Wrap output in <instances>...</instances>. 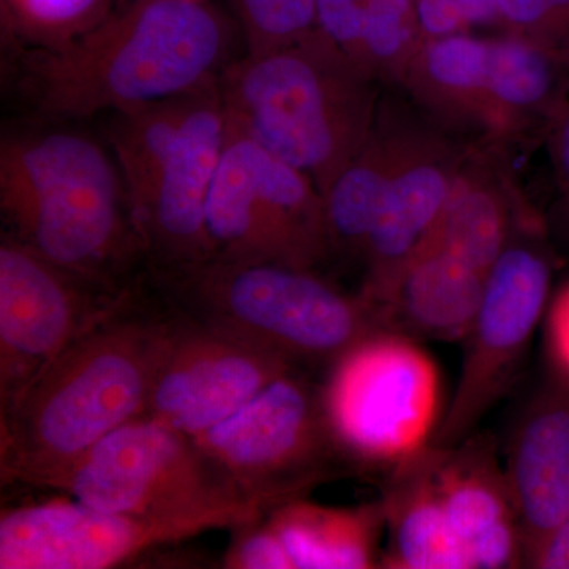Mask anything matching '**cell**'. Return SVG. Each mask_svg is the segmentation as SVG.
I'll return each instance as SVG.
<instances>
[{
	"mask_svg": "<svg viewBox=\"0 0 569 569\" xmlns=\"http://www.w3.org/2000/svg\"><path fill=\"white\" fill-rule=\"evenodd\" d=\"M400 84L441 121L482 126L496 132L489 39L467 32L426 40Z\"/></svg>",
	"mask_w": 569,
	"mask_h": 569,
	"instance_id": "obj_22",
	"label": "cell"
},
{
	"mask_svg": "<svg viewBox=\"0 0 569 569\" xmlns=\"http://www.w3.org/2000/svg\"><path fill=\"white\" fill-rule=\"evenodd\" d=\"M100 511L238 529L266 512L247 500L197 438L149 417L104 437L59 482Z\"/></svg>",
	"mask_w": 569,
	"mask_h": 569,
	"instance_id": "obj_7",
	"label": "cell"
},
{
	"mask_svg": "<svg viewBox=\"0 0 569 569\" xmlns=\"http://www.w3.org/2000/svg\"><path fill=\"white\" fill-rule=\"evenodd\" d=\"M503 468L527 568L569 516V376L556 367L520 413Z\"/></svg>",
	"mask_w": 569,
	"mask_h": 569,
	"instance_id": "obj_15",
	"label": "cell"
},
{
	"mask_svg": "<svg viewBox=\"0 0 569 569\" xmlns=\"http://www.w3.org/2000/svg\"><path fill=\"white\" fill-rule=\"evenodd\" d=\"M208 531L187 520L100 511L69 497L3 509L0 569H107Z\"/></svg>",
	"mask_w": 569,
	"mask_h": 569,
	"instance_id": "obj_14",
	"label": "cell"
},
{
	"mask_svg": "<svg viewBox=\"0 0 569 569\" xmlns=\"http://www.w3.org/2000/svg\"><path fill=\"white\" fill-rule=\"evenodd\" d=\"M112 10L114 0H0L2 40L20 54L59 50L92 31Z\"/></svg>",
	"mask_w": 569,
	"mask_h": 569,
	"instance_id": "obj_25",
	"label": "cell"
},
{
	"mask_svg": "<svg viewBox=\"0 0 569 569\" xmlns=\"http://www.w3.org/2000/svg\"><path fill=\"white\" fill-rule=\"evenodd\" d=\"M283 560V569L380 568L383 501L353 508L288 501L263 518Z\"/></svg>",
	"mask_w": 569,
	"mask_h": 569,
	"instance_id": "obj_20",
	"label": "cell"
},
{
	"mask_svg": "<svg viewBox=\"0 0 569 569\" xmlns=\"http://www.w3.org/2000/svg\"><path fill=\"white\" fill-rule=\"evenodd\" d=\"M515 230V213L500 183L477 164H463L425 247L447 250L488 274Z\"/></svg>",
	"mask_w": 569,
	"mask_h": 569,
	"instance_id": "obj_24",
	"label": "cell"
},
{
	"mask_svg": "<svg viewBox=\"0 0 569 569\" xmlns=\"http://www.w3.org/2000/svg\"><path fill=\"white\" fill-rule=\"evenodd\" d=\"M134 287V284H133ZM132 288V287H130ZM52 263L10 234L0 242V410L130 290Z\"/></svg>",
	"mask_w": 569,
	"mask_h": 569,
	"instance_id": "obj_12",
	"label": "cell"
},
{
	"mask_svg": "<svg viewBox=\"0 0 569 569\" xmlns=\"http://www.w3.org/2000/svg\"><path fill=\"white\" fill-rule=\"evenodd\" d=\"M170 313L142 417L198 437L233 417L280 377L302 370L247 340Z\"/></svg>",
	"mask_w": 569,
	"mask_h": 569,
	"instance_id": "obj_13",
	"label": "cell"
},
{
	"mask_svg": "<svg viewBox=\"0 0 569 569\" xmlns=\"http://www.w3.org/2000/svg\"><path fill=\"white\" fill-rule=\"evenodd\" d=\"M247 54L290 47L317 29L316 0H230Z\"/></svg>",
	"mask_w": 569,
	"mask_h": 569,
	"instance_id": "obj_27",
	"label": "cell"
},
{
	"mask_svg": "<svg viewBox=\"0 0 569 569\" xmlns=\"http://www.w3.org/2000/svg\"><path fill=\"white\" fill-rule=\"evenodd\" d=\"M194 438L264 512L307 498L351 462L329 422L323 391L307 370L280 377L233 417Z\"/></svg>",
	"mask_w": 569,
	"mask_h": 569,
	"instance_id": "obj_9",
	"label": "cell"
},
{
	"mask_svg": "<svg viewBox=\"0 0 569 569\" xmlns=\"http://www.w3.org/2000/svg\"><path fill=\"white\" fill-rule=\"evenodd\" d=\"M0 211L7 234L74 274L112 290L144 276V246L121 168L86 134L6 138Z\"/></svg>",
	"mask_w": 569,
	"mask_h": 569,
	"instance_id": "obj_3",
	"label": "cell"
},
{
	"mask_svg": "<svg viewBox=\"0 0 569 569\" xmlns=\"http://www.w3.org/2000/svg\"><path fill=\"white\" fill-rule=\"evenodd\" d=\"M550 283L552 260L537 228L527 223L486 276L458 387L429 445L449 448L473 436L507 395L545 316Z\"/></svg>",
	"mask_w": 569,
	"mask_h": 569,
	"instance_id": "obj_11",
	"label": "cell"
},
{
	"mask_svg": "<svg viewBox=\"0 0 569 569\" xmlns=\"http://www.w3.org/2000/svg\"><path fill=\"white\" fill-rule=\"evenodd\" d=\"M486 276L447 250L426 246L388 283L362 295L380 331L411 340H466Z\"/></svg>",
	"mask_w": 569,
	"mask_h": 569,
	"instance_id": "obj_17",
	"label": "cell"
},
{
	"mask_svg": "<svg viewBox=\"0 0 569 569\" xmlns=\"http://www.w3.org/2000/svg\"><path fill=\"white\" fill-rule=\"evenodd\" d=\"M463 164L436 133L396 176L367 242L362 293L383 287L425 247Z\"/></svg>",
	"mask_w": 569,
	"mask_h": 569,
	"instance_id": "obj_18",
	"label": "cell"
},
{
	"mask_svg": "<svg viewBox=\"0 0 569 569\" xmlns=\"http://www.w3.org/2000/svg\"><path fill=\"white\" fill-rule=\"evenodd\" d=\"M546 343L552 366L569 376V283L561 288L550 305Z\"/></svg>",
	"mask_w": 569,
	"mask_h": 569,
	"instance_id": "obj_32",
	"label": "cell"
},
{
	"mask_svg": "<svg viewBox=\"0 0 569 569\" xmlns=\"http://www.w3.org/2000/svg\"><path fill=\"white\" fill-rule=\"evenodd\" d=\"M553 44L569 52V0H549Z\"/></svg>",
	"mask_w": 569,
	"mask_h": 569,
	"instance_id": "obj_35",
	"label": "cell"
},
{
	"mask_svg": "<svg viewBox=\"0 0 569 569\" xmlns=\"http://www.w3.org/2000/svg\"><path fill=\"white\" fill-rule=\"evenodd\" d=\"M326 413L351 462L396 466L432 440L440 373L417 340L377 331L329 367Z\"/></svg>",
	"mask_w": 569,
	"mask_h": 569,
	"instance_id": "obj_10",
	"label": "cell"
},
{
	"mask_svg": "<svg viewBox=\"0 0 569 569\" xmlns=\"http://www.w3.org/2000/svg\"><path fill=\"white\" fill-rule=\"evenodd\" d=\"M490 99L496 133L535 119L552 122L569 99V52L507 33L489 39Z\"/></svg>",
	"mask_w": 569,
	"mask_h": 569,
	"instance_id": "obj_23",
	"label": "cell"
},
{
	"mask_svg": "<svg viewBox=\"0 0 569 569\" xmlns=\"http://www.w3.org/2000/svg\"><path fill=\"white\" fill-rule=\"evenodd\" d=\"M171 313L144 279L0 410L3 485L54 489L71 468L148 408Z\"/></svg>",
	"mask_w": 569,
	"mask_h": 569,
	"instance_id": "obj_1",
	"label": "cell"
},
{
	"mask_svg": "<svg viewBox=\"0 0 569 569\" xmlns=\"http://www.w3.org/2000/svg\"><path fill=\"white\" fill-rule=\"evenodd\" d=\"M316 9L317 28L351 61L372 73L366 51V0H316Z\"/></svg>",
	"mask_w": 569,
	"mask_h": 569,
	"instance_id": "obj_28",
	"label": "cell"
},
{
	"mask_svg": "<svg viewBox=\"0 0 569 569\" xmlns=\"http://www.w3.org/2000/svg\"><path fill=\"white\" fill-rule=\"evenodd\" d=\"M231 33L206 0H133L59 50L22 52V92L66 119L160 102L219 77Z\"/></svg>",
	"mask_w": 569,
	"mask_h": 569,
	"instance_id": "obj_2",
	"label": "cell"
},
{
	"mask_svg": "<svg viewBox=\"0 0 569 569\" xmlns=\"http://www.w3.org/2000/svg\"><path fill=\"white\" fill-rule=\"evenodd\" d=\"M378 82L318 28L290 47L246 54L219 74L228 118L321 194L372 132Z\"/></svg>",
	"mask_w": 569,
	"mask_h": 569,
	"instance_id": "obj_4",
	"label": "cell"
},
{
	"mask_svg": "<svg viewBox=\"0 0 569 569\" xmlns=\"http://www.w3.org/2000/svg\"><path fill=\"white\" fill-rule=\"evenodd\" d=\"M433 134L406 112L380 103L366 144L323 194L331 253L365 261L389 186Z\"/></svg>",
	"mask_w": 569,
	"mask_h": 569,
	"instance_id": "obj_19",
	"label": "cell"
},
{
	"mask_svg": "<svg viewBox=\"0 0 569 569\" xmlns=\"http://www.w3.org/2000/svg\"><path fill=\"white\" fill-rule=\"evenodd\" d=\"M422 43L413 0H366L367 62L378 81L400 84Z\"/></svg>",
	"mask_w": 569,
	"mask_h": 569,
	"instance_id": "obj_26",
	"label": "cell"
},
{
	"mask_svg": "<svg viewBox=\"0 0 569 569\" xmlns=\"http://www.w3.org/2000/svg\"><path fill=\"white\" fill-rule=\"evenodd\" d=\"M527 568L569 569V516L531 557Z\"/></svg>",
	"mask_w": 569,
	"mask_h": 569,
	"instance_id": "obj_33",
	"label": "cell"
},
{
	"mask_svg": "<svg viewBox=\"0 0 569 569\" xmlns=\"http://www.w3.org/2000/svg\"><path fill=\"white\" fill-rule=\"evenodd\" d=\"M467 20L473 26H498L501 28L497 0H458Z\"/></svg>",
	"mask_w": 569,
	"mask_h": 569,
	"instance_id": "obj_34",
	"label": "cell"
},
{
	"mask_svg": "<svg viewBox=\"0 0 569 569\" xmlns=\"http://www.w3.org/2000/svg\"><path fill=\"white\" fill-rule=\"evenodd\" d=\"M413 2L425 41L471 32L473 28L460 9L458 0H413Z\"/></svg>",
	"mask_w": 569,
	"mask_h": 569,
	"instance_id": "obj_31",
	"label": "cell"
},
{
	"mask_svg": "<svg viewBox=\"0 0 569 569\" xmlns=\"http://www.w3.org/2000/svg\"><path fill=\"white\" fill-rule=\"evenodd\" d=\"M168 310L282 356L302 370L331 367L380 331L369 302L316 274L269 261L211 260L144 274Z\"/></svg>",
	"mask_w": 569,
	"mask_h": 569,
	"instance_id": "obj_5",
	"label": "cell"
},
{
	"mask_svg": "<svg viewBox=\"0 0 569 569\" xmlns=\"http://www.w3.org/2000/svg\"><path fill=\"white\" fill-rule=\"evenodd\" d=\"M433 449L445 519L468 569L523 568L518 515L492 438L475 432Z\"/></svg>",
	"mask_w": 569,
	"mask_h": 569,
	"instance_id": "obj_16",
	"label": "cell"
},
{
	"mask_svg": "<svg viewBox=\"0 0 569 569\" xmlns=\"http://www.w3.org/2000/svg\"><path fill=\"white\" fill-rule=\"evenodd\" d=\"M501 29L507 33L553 44L549 0H497ZM560 50V48H559ZM563 51V50H561Z\"/></svg>",
	"mask_w": 569,
	"mask_h": 569,
	"instance_id": "obj_29",
	"label": "cell"
},
{
	"mask_svg": "<svg viewBox=\"0 0 569 569\" xmlns=\"http://www.w3.org/2000/svg\"><path fill=\"white\" fill-rule=\"evenodd\" d=\"M549 152L557 187V217L569 239V99L549 123Z\"/></svg>",
	"mask_w": 569,
	"mask_h": 569,
	"instance_id": "obj_30",
	"label": "cell"
},
{
	"mask_svg": "<svg viewBox=\"0 0 569 569\" xmlns=\"http://www.w3.org/2000/svg\"><path fill=\"white\" fill-rule=\"evenodd\" d=\"M224 134L219 77L181 96L112 112L108 138L144 246V274L211 260L206 200Z\"/></svg>",
	"mask_w": 569,
	"mask_h": 569,
	"instance_id": "obj_6",
	"label": "cell"
},
{
	"mask_svg": "<svg viewBox=\"0 0 569 569\" xmlns=\"http://www.w3.org/2000/svg\"><path fill=\"white\" fill-rule=\"evenodd\" d=\"M381 501L388 548L381 552L380 568L468 569L445 519L433 447L427 445L392 466Z\"/></svg>",
	"mask_w": 569,
	"mask_h": 569,
	"instance_id": "obj_21",
	"label": "cell"
},
{
	"mask_svg": "<svg viewBox=\"0 0 569 569\" xmlns=\"http://www.w3.org/2000/svg\"><path fill=\"white\" fill-rule=\"evenodd\" d=\"M212 258L316 269L331 254L323 194L293 164L227 116V134L206 200Z\"/></svg>",
	"mask_w": 569,
	"mask_h": 569,
	"instance_id": "obj_8",
	"label": "cell"
}]
</instances>
